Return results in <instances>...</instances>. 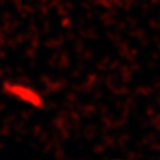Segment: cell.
Masks as SVG:
<instances>
[{"label":"cell","instance_id":"cell-1","mask_svg":"<svg viewBox=\"0 0 160 160\" xmlns=\"http://www.w3.org/2000/svg\"><path fill=\"white\" fill-rule=\"evenodd\" d=\"M4 88L10 96L16 97V98L21 100V101L27 102V104H30V105L41 104V97L30 87H25V86L18 84V83H7V84L4 86Z\"/></svg>","mask_w":160,"mask_h":160}]
</instances>
